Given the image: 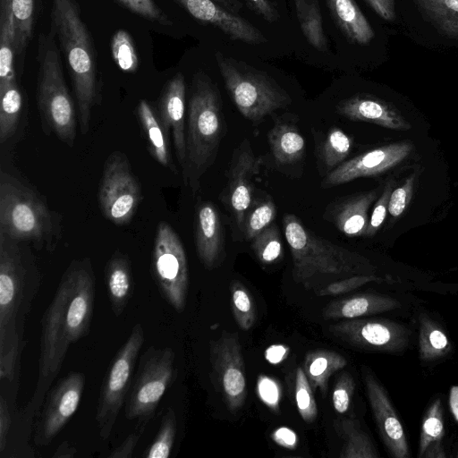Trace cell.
<instances>
[{
  "label": "cell",
  "instance_id": "1",
  "mask_svg": "<svg viewBox=\"0 0 458 458\" xmlns=\"http://www.w3.org/2000/svg\"><path fill=\"white\" fill-rule=\"evenodd\" d=\"M95 295L96 277L90 259L72 260L42 316L38 379L30 402L21 411L28 427L31 428L38 415L70 345L89 333Z\"/></svg>",
  "mask_w": 458,
  "mask_h": 458
},
{
  "label": "cell",
  "instance_id": "2",
  "mask_svg": "<svg viewBox=\"0 0 458 458\" xmlns=\"http://www.w3.org/2000/svg\"><path fill=\"white\" fill-rule=\"evenodd\" d=\"M40 276L32 257L0 232V381L12 408L19 387L25 324L38 292Z\"/></svg>",
  "mask_w": 458,
  "mask_h": 458
},
{
  "label": "cell",
  "instance_id": "3",
  "mask_svg": "<svg viewBox=\"0 0 458 458\" xmlns=\"http://www.w3.org/2000/svg\"><path fill=\"white\" fill-rule=\"evenodd\" d=\"M283 226L293 258L292 277L304 289L316 293L337 280L376 275V267L367 258L318 236L295 215L286 214Z\"/></svg>",
  "mask_w": 458,
  "mask_h": 458
},
{
  "label": "cell",
  "instance_id": "4",
  "mask_svg": "<svg viewBox=\"0 0 458 458\" xmlns=\"http://www.w3.org/2000/svg\"><path fill=\"white\" fill-rule=\"evenodd\" d=\"M51 19L72 81L80 130L86 134L92 108L100 100L92 38L75 0H52Z\"/></svg>",
  "mask_w": 458,
  "mask_h": 458
},
{
  "label": "cell",
  "instance_id": "5",
  "mask_svg": "<svg viewBox=\"0 0 458 458\" xmlns=\"http://www.w3.org/2000/svg\"><path fill=\"white\" fill-rule=\"evenodd\" d=\"M216 86L202 72L194 75L185 133L186 155L182 169L185 185L195 193L200 178L214 163L226 124Z\"/></svg>",
  "mask_w": 458,
  "mask_h": 458
},
{
  "label": "cell",
  "instance_id": "6",
  "mask_svg": "<svg viewBox=\"0 0 458 458\" xmlns=\"http://www.w3.org/2000/svg\"><path fill=\"white\" fill-rule=\"evenodd\" d=\"M0 232L16 242H30L51 250L58 242V215L13 175L0 174Z\"/></svg>",
  "mask_w": 458,
  "mask_h": 458
},
{
  "label": "cell",
  "instance_id": "7",
  "mask_svg": "<svg viewBox=\"0 0 458 458\" xmlns=\"http://www.w3.org/2000/svg\"><path fill=\"white\" fill-rule=\"evenodd\" d=\"M37 101L45 131L54 132L72 147L76 137L73 100L67 89L59 50L54 34L40 35L38 40Z\"/></svg>",
  "mask_w": 458,
  "mask_h": 458
},
{
  "label": "cell",
  "instance_id": "8",
  "mask_svg": "<svg viewBox=\"0 0 458 458\" xmlns=\"http://www.w3.org/2000/svg\"><path fill=\"white\" fill-rule=\"evenodd\" d=\"M215 57L225 87L246 119L258 123L291 104L289 94L267 73L220 52Z\"/></svg>",
  "mask_w": 458,
  "mask_h": 458
},
{
  "label": "cell",
  "instance_id": "9",
  "mask_svg": "<svg viewBox=\"0 0 458 458\" xmlns=\"http://www.w3.org/2000/svg\"><path fill=\"white\" fill-rule=\"evenodd\" d=\"M145 334L140 323L135 324L126 341L119 348L103 378L96 411L99 436L108 439L123 404L125 403Z\"/></svg>",
  "mask_w": 458,
  "mask_h": 458
},
{
  "label": "cell",
  "instance_id": "10",
  "mask_svg": "<svg viewBox=\"0 0 458 458\" xmlns=\"http://www.w3.org/2000/svg\"><path fill=\"white\" fill-rule=\"evenodd\" d=\"M175 353L170 347L149 346L140 357L125 405L127 420H148L176 378Z\"/></svg>",
  "mask_w": 458,
  "mask_h": 458
},
{
  "label": "cell",
  "instance_id": "11",
  "mask_svg": "<svg viewBox=\"0 0 458 458\" xmlns=\"http://www.w3.org/2000/svg\"><path fill=\"white\" fill-rule=\"evenodd\" d=\"M151 275L162 298L178 313L185 310L189 269L182 242L166 222L157 225L151 257Z\"/></svg>",
  "mask_w": 458,
  "mask_h": 458
},
{
  "label": "cell",
  "instance_id": "12",
  "mask_svg": "<svg viewBox=\"0 0 458 458\" xmlns=\"http://www.w3.org/2000/svg\"><path fill=\"white\" fill-rule=\"evenodd\" d=\"M141 189L124 153L114 151L106 159L98 189L103 216L116 225L131 222L141 201Z\"/></svg>",
  "mask_w": 458,
  "mask_h": 458
},
{
  "label": "cell",
  "instance_id": "13",
  "mask_svg": "<svg viewBox=\"0 0 458 458\" xmlns=\"http://www.w3.org/2000/svg\"><path fill=\"white\" fill-rule=\"evenodd\" d=\"M209 360L213 378L230 411L240 410L247 396L246 374L237 333L223 331L210 342Z\"/></svg>",
  "mask_w": 458,
  "mask_h": 458
},
{
  "label": "cell",
  "instance_id": "14",
  "mask_svg": "<svg viewBox=\"0 0 458 458\" xmlns=\"http://www.w3.org/2000/svg\"><path fill=\"white\" fill-rule=\"evenodd\" d=\"M82 372L71 371L49 388L35 427L34 444L47 446L79 408L85 387Z\"/></svg>",
  "mask_w": 458,
  "mask_h": 458
},
{
  "label": "cell",
  "instance_id": "15",
  "mask_svg": "<svg viewBox=\"0 0 458 458\" xmlns=\"http://www.w3.org/2000/svg\"><path fill=\"white\" fill-rule=\"evenodd\" d=\"M329 331L352 345L381 352L404 350L411 336L407 327L388 319H346L331 325Z\"/></svg>",
  "mask_w": 458,
  "mask_h": 458
},
{
  "label": "cell",
  "instance_id": "16",
  "mask_svg": "<svg viewBox=\"0 0 458 458\" xmlns=\"http://www.w3.org/2000/svg\"><path fill=\"white\" fill-rule=\"evenodd\" d=\"M412 149L407 141L384 145L344 161L325 175L321 187L327 189L360 177L375 176L397 165Z\"/></svg>",
  "mask_w": 458,
  "mask_h": 458
},
{
  "label": "cell",
  "instance_id": "17",
  "mask_svg": "<svg viewBox=\"0 0 458 458\" xmlns=\"http://www.w3.org/2000/svg\"><path fill=\"white\" fill-rule=\"evenodd\" d=\"M250 141L244 140L233 153L227 178V200L237 225L242 229L245 216L253 203L254 180L260 170Z\"/></svg>",
  "mask_w": 458,
  "mask_h": 458
},
{
  "label": "cell",
  "instance_id": "18",
  "mask_svg": "<svg viewBox=\"0 0 458 458\" xmlns=\"http://www.w3.org/2000/svg\"><path fill=\"white\" fill-rule=\"evenodd\" d=\"M364 382L371 411L385 445L395 458L409 457L405 433L387 393L371 373L365 374Z\"/></svg>",
  "mask_w": 458,
  "mask_h": 458
},
{
  "label": "cell",
  "instance_id": "19",
  "mask_svg": "<svg viewBox=\"0 0 458 458\" xmlns=\"http://www.w3.org/2000/svg\"><path fill=\"white\" fill-rule=\"evenodd\" d=\"M191 16L210 23L233 40L259 45L267 41L264 34L247 20L227 11L214 0H176Z\"/></svg>",
  "mask_w": 458,
  "mask_h": 458
},
{
  "label": "cell",
  "instance_id": "20",
  "mask_svg": "<svg viewBox=\"0 0 458 458\" xmlns=\"http://www.w3.org/2000/svg\"><path fill=\"white\" fill-rule=\"evenodd\" d=\"M336 112L352 121H361L397 131H407L411 123L391 103L368 94H355L340 101Z\"/></svg>",
  "mask_w": 458,
  "mask_h": 458
},
{
  "label": "cell",
  "instance_id": "21",
  "mask_svg": "<svg viewBox=\"0 0 458 458\" xmlns=\"http://www.w3.org/2000/svg\"><path fill=\"white\" fill-rule=\"evenodd\" d=\"M185 81L177 72L165 84L159 100V117L168 132H172L174 147L181 167L186 155L185 142Z\"/></svg>",
  "mask_w": 458,
  "mask_h": 458
},
{
  "label": "cell",
  "instance_id": "22",
  "mask_svg": "<svg viewBox=\"0 0 458 458\" xmlns=\"http://www.w3.org/2000/svg\"><path fill=\"white\" fill-rule=\"evenodd\" d=\"M195 246L206 268L212 269L219 264L224 251L222 224L216 207L210 201L202 202L197 208Z\"/></svg>",
  "mask_w": 458,
  "mask_h": 458
},
{
  "label": "cell",
  "instance_id": "23",
  "mask_svg": "<svg viewBox=\"0 0 458 458\" xmlns=\"http://www.w3.org/2000/svg\"><path fill=\"white\" fill-rule=\"evenodd\" d=\"M398 300L386 295L359 293L329 302L322 311L324 319H352L399 309Z\"/></svg>",
  "mask_w": 458,
  "mask_h": 458
},
{
  "label": "cell",
  "instance_id": "24",
  "mask_svg": "<svg viewBox=\"0 0 458 458\" xmlns=\"http://www.w3.org/2000/svg\"><path fill=\"white\" fill-rule=\"evenodd\" d=\"M104 281L114 316H121L133 293L131 263L127 255L115 251L107 260L104 269Z\"/></svg>",
  "mask_w": 458,
  "mask_h": 458
},
{
  "label": "cell",
  "instance_id": "25",
  "mask_svg": "<svg viewBox=\"0 0 458 458\" xmlns=\"http://www.w3.org/2000/svg\"><path fill=\"white\" fill-rule=\"evenodd\" d=\"M377 191H369L349 197L332 208L331 220L336 228L348 237L365 235L369 225V209Z\"/></svg>",
  "mask_w": 458,
  "mask_h": 458
},
{
  "label": "cell",
  "instance_id": "26",
  "mask_svg": "<svg viewBox=\"0 0 458 458\" xmlns=\"http://www.w3.org/2000/svg\"><path fill=\"white\" fill-rule=\"evenodd\" d=\"M330 14L345 38L359 46L369 45L375 32L354 0H325Z\"/></svg>",
  "mask_w": 458,
  "mask_h": 458
},
{
  "label": "cell",
  "instance_id": "27",
  "mask_svg": "<svg viewBox=\"0 0 458 458\" xmlns=\"http://www.w3.org/2000/svg\"><path fill=\"white\" fill-rule=\"evenodd\" d=\"M136 111L150 155L161 165L176 174L177 170L169 148L168 131L161 122L159 114L144 99L139 102Z\"/></svg>",
  "mask_w": 458,
  "mask_h": 458
},
{
  "label": "cell",
  "instance_id": "28",
  "mask_svg": "<svg viewBox=\"0 0 458 458\" xmlns=\"http://www.w3.org/2000/svg\"><path fill=\"white\" fill-rule=\"evenodd\" d=\"M346 364L347 360L341 354L330 350L318 349L306 354L302 369L312 389L318 388L325 394L329 377Z\"/></svg>",
  "mask_w": 458,
  "mask_h": 458
},
{
  "label": "cell",
  "instance_id": "29",
  "mask_svg": "<svg viewBox=\"0 0 458 458\" xmlns=\"http://www.w3.org/2000/svg\"><path fill=\"white\" fill-rule=\"evenodd\" d=\"M276 161L282 165L300 160L305 151V140L293 124L278 122L267 133Z\"/></svg>",
  "mask_w": 458,
  "mask_h": 458
},
{
  "label": "cell",
  "instance_id": "30",
  "mask_svg": "<svg viewBox=\"0 0 458 458\" xmlns=\"http://www.w3.org/2000/svg\"><path fill=\"white\" fill-rule=\"evenodd\" d=\"M421 15L442 35L458 39V0H411Z\"/></svg>",
  "mask_w": 458,
  "mask_h": 458
},
{
  "label": "cell",
  "instance_id": "31",
  "mask_svg": "<svg viewBox=\"0 0 458 458\" xmlns=\"http://www.w3.org/2000/svg\"><path fill=\"white\" fill-rule=\"evenodd\" d=\"M419 354L424 361H432L446 356L452 344L438 325L425 314L419 317Z\"/></svg>",
  "mask_w": 458,
  "mask_h": 458
},
{
  "label": "cell",
  "instance_id": "32",
  "mask_svg": "<svg viewBox=\"0 0 458 458\" xmlns=\"http://www.w3.org/2000/svg\"><path fill=\"white\" fill-rule=\"evenodd\" d=\"M16 54L15 26L12 13H0V91L16 82L14 57Z\"/></svg>",
  "mask_w": 458,
  "mask_h": 458
},
{
  "label": "cell",
  "instance_id": "33",
  "mask_svg": "<svg viewBox=\"0 0 458 458\" xmlns=\"http://www.w3.org/2000/svg\"><path fill=\"white\" fill-rule=\"evenodd\" d=\"M1 11L12 13L15 26L16 54H23L31 38L34 24L33 0H0Z\"/></svg>",
  "mask_w": 458,
  "mask_h": 458
},
{
  "label": "cell",
  "instance_id": "34",
  "mask_svg": "<svg viewBox=\"0 0 458 458\" xmlns=\"http://www.w3.org/2000/svg\"><path fill=\"white\" fill-rule=\"evenodd\" d=\"M0 143L16 131L21 114L23 98L17 81L0 91Z\"/></svg>",
  "mask_w": 458,
  "mask_h": 458
},
{
  "label": "cell",
  "instance_id": "35",
  "mask_svg": "<svg viewBox=\"0 0 458 458\" xmlns=\"http://www.w3.org/2000/svg\"><path fill=\"white\" fill-rule=\"evenodd\" d=\"M353 140L338 127L331 128L319 148V160L326 174L344 162L352 148Z\"/></svg>",
  "mask_w": 458,
  "mask_h": 458
},
{
  "label": "cell",
  "instance_id": "36",
  "mask_svg": "<svg viewBox=\"0 0 458 458\" xmlns=\"http://www.w3.org/2000/svg\"><path fill=\"white\" fill-rule=\"evenodd\" d=\"M344 445L342 458H377V454L369 437L352 420H344L341 424Z\"/></svg>",
  "mask_w": 458,
  "mask_h": 458
},
{
  "label": "cell",
  "instance_id": "37",
  "mask_svg": "<svg viewBox=\"0 0 458 458\" xmlns=\"http://www.w3.org/2000/svg\"><path fill=\"white\" fill-rule=\"evenodd\" d=\"M177 432L176 415L172 408L163 414L158 431L142 456L146 458H168L174 445Z\"/></svg>",
  "mask_w": 458,
  "mask_h": 458
},
{
  "label": "cell",
  "instance_id": "38",
  "mask_svg": "<svg viewBox=\"0 0 458 458\" xmlns=\"http://www.w3.org/2000/svg\"><path fill=\"white\" fill-rule=\"evenodd\" d=\"M231 308L233 318L242 330H249L256 321L257 310L254 301L246 286L238 280L230 284Z\"/></svg>",
  "mask_w": 458,
  "mask_h": 458
},
{
  "label": "cell",
  "instance_id": "39",
  "mask_svg": "<svg viewBox=\"0 0 458 458\" xmlns=\"http://www.w3.org/2000/svg\"><path fill=\"white\" fill-rule=\"evenodd\" d=\"M297 17L309 43L319 51H327V40L322 27L319 3L307 4L297 12Z\"/></svg>",
  "mask_w": 458,
  "mask_h": 458
},
{
  "label": "cell",
  "instance_id": "40",
  "mask_svg": "<svg viewBox=\"0 0 458 458\" xmlns=\"http://www.w3.org/2000/svg\"><path fill=\"white\" fill-rule=\"evenodd\" d=\"M251 249L263 264H272L280 260L284 248L280 231L276 224H272L251 240Z\"/></svg>",
  "mask_w": 458,
  "mask_h": 458
},
{
  "label": "cell",
  "instance_id": "41",
  "mask_svg": "<svg viewBox=\"0 0 458 458\" xmlns=\"http://www.w3.org/2000/svg\"><path fill=\"white\" fill-rule=\"evenodd\" d=\"M276 216L275 203L267 199L251 205L245 216L242 233L246 240L251 241L256 235L273 224Z\"/></svg>",
  "mask_w": 458,
  "mask_h": 458
},
{
  "label": "cell",
  "instance_id": "42",
  "mask_svg": "<svg viewBox=\"0 0 458 458\" xmlns=\"http://www.w3.org/2000/svg\"><path fill=\"white\" fill-rule=\"evenodd\" d=\"M111 54L115 64L124 72L138 70V55L131 35L124 30L115 31L111 39Z\"/></svg>",
  "mask_w": 458,
  "mask_h": 458
},
{
  "label": "cell",
  "instance_id": "43",
  "mask_svg": "<svg viewBox=\"0 0 458 458\" xmlns=\"http://www.w3.org/2000/svg\"><path fill=\"white\" fill-rule=\"evenodd\" d=\"M445 435L443 410L439 399L428 408L422 421L419 457L421 458L427 447L433 442L441 441Z\"/></svg>",
  "mask_w": 458,
  "mask_h": 458
},
{
  "label": "cell",
  "instance_id": "44",
  "mask_svg": "<svg viewBox=\"0 0 458 458\" xmlns=\"http://www.w3.org/2000/svg\"><path fill=\"white\" fill-rule=\"evenodd\" d=\"M294 397L301 419L307 423L313 422L318 415V407L312 387L301 367L297 368L296 370Z\"/></svg>",
  "mask_w": 458,
  "mask_h": 458
},
{
  "label": "cell",
  "instance_id": "45",
  "mask_svg": "<svg viewBox=\"0 0 458 458\" xmlns=\"http://www.w3.org/2000/svg\"><path fill=\"white\" fill-rule=\"evenodd\" d=\"M119 4L140 17L162 25H171L168 16L154 0H115Z\"/></svg>",
  "mask_w": 458,
  "mask_h": 458
},
{
  "label": "cell",
  "instance_id": "46",
  "mask_svg": "<svg viewBox=\"0 0 458 458\" xmlns=\"http://www.w3.org/2000/svg\"><path fill=\"white\" fill-rule=\"evenodd\" d=\"M376 275H356L333 282L316 293L318 296H334L348 293L371 282H382Z\"/></svg>",
  "mask_w": 458,
  "mask_h": 458
},
{
  "label": "cell",
  "instance_id": "47",
  "mask_svg": "<svg viewBox=\"0 0 458 458\" xmlns=\"http://www.w3.org/2000/svg\"><path fill=\"white\" fill-rule=\"evenodd\" d=\"M355 383L349 373H342L334 387L332 403L334 409L338 413H344L348 411L353 395Z\"/></svg>",
  "mask_w": 458,
  "mask_h": 458
},
{
  "label": "cell",
  "instance_id": "48",
  "mask_svg": "<svg viewBox=\"0 0 458 458\" xmlns=\"http://www.w3.org/2000/svg\"><path fill=\"white\" fill-rule=\"evenodd\" d=\"M394 185V180H389L383 190L380 197L375 203L372 210L371 216L369 218V225L366 231V236H373L377 230L381 227L385 221L386 213L388 211V204L391 193Z\"/></svg>",
  "mask_w": 458,
  "mask_h": 458
},
{
  "label": "cell",
  "instance_id": "49",
  "mask_svg": "<svg viewBox=\"0 0 458 458\" xmlns=\"http://www.w3.org/2000/svg\"><path fill=\"white\" fill-rule=\"evenodd\" d=\"M414 175L411 174L402 186L393 190L388 204V212L392 216H401L410 203L413 192Z\"/></svg>",
  "mask_w": 458,
  "mask_h": 458
},
{
  "label": "cell",
  "instance_id": "50",
  "mask_svg": "<svg viewBox=\"0 0 458 458\" xmlns=\"http://www.w3.org/2000/svg\"><path fill=\"white\" fill-rule=\"evenodd\" d=\"M148 420H138V423L129 436L107 455L109 458H131L144 433Z\"/></svg>",
  "mask_w": 458,
  "mask_h": 458
},
{
  "label": "cell",
  "instance_id": "51",
  "mask_svg": "<svg viewBox=\"0 0 458 458\" xmlns=\"http://www.w3.org/2000/svg\"><path fill=\"white\" fill-rule=\"evenodd\" d=\"M14 414L6 398L0 394V456L4 454L12 428L13 425Z\"/></svg>",
  "mask_w": 458,
  "mask_h": 458
},
{
  "label": "cell",
  "instance_id": "52",
  "mask_svg": "<svg viewBox=\"0 0 458 458\" xmlns=\"http://www.w3.org/2000/svg\"><path fill=\"white\" fill-rule=\"evenodd\" d=\"M258 391L260 399L273 409L278 408L280 389L276 381L261 376L258 382Z\"/></svg>",
  "mask_w": 458,
  "mask_h": 458
},
{
  "label": "cell",
  "instance_id": "53",
  "mask_svg": "<svg viewBox=\"0 0 458 458\" xmlns=\"http://www.w3.org/2000/svg\"><path fill=\"white\" fill-rule=\"evenodd\" d=\"M250 8L267 22L278 21L280 15L275 5L269 0H247Z\"/></svg>",
  "mask_w": 458,
  "mask_h": 458
},
{
  "label": "cell",
  "instance_id": "54",
  "mask_svg": "<svg viewBox=\"0 0 458 458\" xmlns=\"http://www.w3.org/2000/svg\"><path fill=\"white\" fill-rule=\"evenodd\" d=\"M270 437L276 445L287 449H295L298 444L296 433L287 427L276 428Z\"/></svg>",
  "mask_w": 458,
  "mask_h": 458
},
{
  "label": "cell",
  "instance_id": "55",
  "mask_svg": "<svg viewBox=\"0 0 458 458\" xmlns=\"http://www.w3.org/2000/svg\"><path fill=\"white\" fill-rule=\"evenodd\" d=\"M373 11L383 20L393 21L395 19L394 0H365Z\"/></svg>",
  "mask_w": 458,
  "mask_h": 458
},
{
  "label": "cell",
  "instance_id": "56",
  "mask_svg": "<svg viewBox=\"0 0 458 458\" xmlns=\"http://www.w3.org/2000/svg\"><path fill=\"white\" fill-rule=\"evenodd\" d=\"M287 353L288 350L284 346L273 345L267 350L266 358L272 363H277L284 359Z\"/></svg>",
  "mask_w": 458,
  "mask_h": 458
},
{
  "label": "cell",
  "instance_id": "57",
  "mask_svg": "<svg viewBox=\"0 0 458 458\" xmlns=\"http://www.w3.org/2000/svg\"><path fill=\"white\" fill-rule=\"evenodd\" d=\"M77 453L76 448L68 441L62 442L53 454V458H73Z\"/></svg>",
  "mask_w": 458,
  "mask_h": 458
},
{
  "label": "cell",
  "instance_id": "58",
  "mask_svg": "<svg viewBox=\"0 0 458 458\" xmlns=\"http://www.w3.org/2000/svg\"><path fill=\"white\" fill-rule=\"evenodd\" d=\"M423 458H445V453L441 441L431 443L422 454Z\"/></svg>",
  "mask_w": 458,
  "mask_h": 458
},
{
  "label": "cell",
  "instance_id": "59",
  "mask_svg": "<svg viewBox=\"0 0 458 458\" xmlns=\"http://www.w3.org/2000/svg\"><path fill=\"white\" fill-rule=\"evenodd\" d=\"M449 406L454 420L458 421V386H454L450 389Z\"/></svg>",
  "mask_w": 458,
  "mask_h": 458
},
{
  "label": "cell",
  "instance_id": "60",
  "mask_svg": "<svg viewBox=\"0 0 458 458\" xmlns=\"http://www.w3.org/2000/svg\"><path fill=\"white\" fill-rule=\"evenodd\" d=\"M227 11L236 14L242 9V4L238 0H214Z\"/></svg>",
  "mask_w": 458,
  "mask_h": 458
},
{
  "label": "cell",
  "instance_id": "61",
  "mask_svg": "<svg viewBox=\"0 0 458 458\" xmlns=\"http://www.w3.org/2000/svg\"><path fill=\"white\" fill-rule=\"evenodd\" d=\"M296 12L301 10L309 4L319 3L318 0H294Z\"/></svg>",
  "mask_w": 458,
  "mask_h": 458
},
{
  "label": "cell",
  "instance_id": "62",
  "mask_svg": "<svg viewBox=\"0 0 458 458\" xmlns=\"http://www.w3.org/2000/svg\"><path fill=\"white\" fill-rule=\"evenodd\" d=\"M457 457H458V454H457Z\"/></svg>",
  "mask_w": 458,
  "mask_h": 458
}]
</instances>
